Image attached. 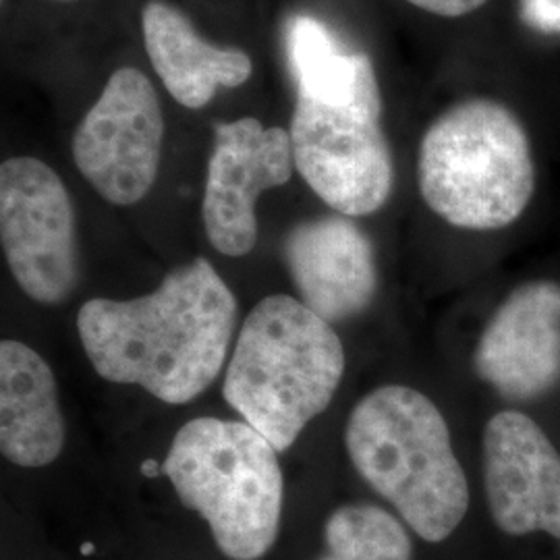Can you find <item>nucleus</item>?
<instances>
[{"mask_svg":"<svg viewBox=\"0 0 560 560\" xmlns=\"http://www.w3.org/2000/svg\"><path fill=\"white\" fill-rule=\"evenodd\" d=\"M381 115L382 101L335 106L295 98L289 129L295 171L337 214H374L393 194L395 166Z\"/></svg>","mask_w":560,"mask_h":560,"instance_id":"nucleus-6","label":"nucleus"},{"mask_svg":"<svg viewBox=\"0 0 560 560\" xmlns=\"http://www.w3.org/2000/svg\"><path fill=\"white\" fill-rule=\"evenodd\" d=\"M65 418L48 361L20 340L0 342V453L18 467L36 469L59 459Z\"/></svg>","mask_w":560,"mask_h":560,"instance_id":"nucleus-14","label":"nucleus"},{"mask_svg":"<svg viewBox=\"0 0 560 560\" xmlns=\"http://www.w3.org/2000/svg\"><path fill=\"white\" fill-rule=\"evenodd\" d=\"M141 32L156 75L185 108H203L219 88H240L252 78L254 62L243 50L201 38L191 20L166 0L143 4Z\"/></svg>","mask_w":560,"mask_h":560,"instance_id":"nucleus-13","label":"nucleus"},{"mask_svg":"<svg viewBox=\"0 0 560 560\" xmlns=\"http://www.w3.org/2000/svg\"><path fill=\"white\" fill-rule=\"evenodd\" d=\"M345 376L332 324L289 295L258 301L241 324L222 397L279 453L328 409Z\"/></svg>","mask_w":560,"mask_h":560,"instance_id":"nucleus-2","label":"nucleus"},{"mask_svg":"<svg viewBox=\"0 0 560 560\" xmlns=\"http://www.w3.org/2000/svg\"><path fill=\"white\" fill-rule=\"evenodd\" d=\"M284 46L298 94L345 106L382 101L374 62L365 52H345L335 34L312 15H293Z\"/></svg>","mask_w":560,"mask_h":560,"instance_id":"nucleus-15","label":"nucleus"},{"mask_svg":"<svg viewBox=\"0 0 560 560\" xmlns=\"http://www.w3.org/2000/svg\"><path fill=\"white\" fill-rule=\"evenodd\" d=\"M295 171L291 133L241 117L214 127L206 168L201 221L206 237L229 258L247 256L258 241L256 203L261 194L287 185Z\"/></svg>","mask_w":560,"mask_h":560,"instance_id":"nucleus-9","label":"nucleus"},{"mask_svg":"<svg viewBox=\"0 0 560 560\" xmlns=\"http://www.w3.org/2000/svg\"><path fill=\"white\" fill-rule=\"evenodd\" d=\"M345 448L361 480L420 538L444 541L465 520L469 483L441 409L420 390L386 384L353 407Z\"/></svg>","mask_w":560,"mask_h":560,"instance_id":"nucleus-3","label":"nucleus"},{"mask_svg":"<svg viewBox=\"0 0 560 560\" xmlns=\"http://www.w3.org/2000/svg\"><path fill=\"white\" fill-rule=\"evenodd\" d=\"M418 183L428 208L467 231H499L536 191L529 138L513 110L488 98L446 108L420 143Z\"/></svg>","mask_w":560,"mask_h":560,"instance_id":"nucleus-4","label":"nucleus"},{"mask_svg":"<svg viewBox=\"0 0 560 560\" xmlns=\"http://www.w3.org/2000/svg\"><path fill=\"white\" fill-rule=\"evenodd\" d=\"M0 241L21 291L42 305H60L80 282L73 201L55 168L32 156L0 166Z\"/></svg>","mask_w":560,"mask_h":560,"instance_id":"nucleus-7","label":"nucleus"},{"mask_svg":"<svg viewBox=\"0 0 560 560\" xmlns=\"http://www.w3.org/2000/svg\"><path fill=\"white\" fill-rule=\"evenodd\" d=\"M57 2H73V0H57Z\"/></svg>","mask_w":560,"mask_h":560,"instance_id":"nucleus-19","label":"nucleus"},{"mask_svg":"<svg viewBox=\"0 0 560 560\" xmlns=\"http://www.w3.org/2000/svg\"><path fill=\"white\" fill-rule=\"evenodd\" d=\"M237 326V300L212 261L173 268L133 300L85 301L78 335L104 381L140 386L166 405L198 399L221 376Z\"/></svg>","mask_w":560,"mask_h":560,"instance_id":"nucleus-1","label":"nucleus"},{"mask_svg":"<svg viewBox=\"0 0 560 560\" xmlns=\"http://www.w3.org/2000/svg\"><path fill=\"white\" fill-rule=\"evenodd\" d=\"M483 488L504 534L546 532L560 540V455L529 416L501 411L486 423Z\"/></svg>","mask_w":560,"mask_h":560,"instance_id":"nucleus-10","label":"nucleus"},{"mask_svg":"<svg viewBox=\"0 0 560 560\" xmlns=\"http://www.w3.org/2000/svg\"><path fill=\"white\" fill-rule=\"evenodd\" d=\"M413 544L397 517L376 504H342L324 525L316 560H411Z\"/></svg>","mask_w":560,"mask_h":560,"instance_id":"nucleus-16","label":"nucleus"},{"mask_svg":"<svg viewBox=\"0 0 560 560\" xmlns=\"http://www.w3.org/2000/svg\"><path fill=\"white\" fill-rule=\"evenodd\" d=\"M474 370L504 399L546 395L560 374V284L517 287L492 314L474 353Z\"/></svg>","mask_w":560,"mask_h":560,"instance_id":"nucleus-11","label":"nucleus"},{"mask_svg":"<svg viewBox=\"0 0 560 560\" xmlns=\"http://www.w3.org/2000/svg\"><path fill=\"white\" fill-rule=\"evenodd\" d=\"M164 140L159 94L140 69L120 67L73 133V161L115 206L143 200L159 177Z\"/></svg>","mask_w":560,"mask_h":560,"instance_id":"nucleus-8","label":"nucleus"},{"mask_svg":"<svg viewBox=\"0 0 560 560\" xmlns=\"http://www.w3.org/2000/svg\"><path fill=\"white\" fill-rule=\"evenodd\" d=\"M421 11L441 18H463L478 11L488 0H407Z\"/></svg>","mask_w":560,"mask_h":560,"instance_id":"nucleus-18","label":"nucleus"},{"mask_svg":"<svg viewBox=\"0 0 560 560\" xmlns=\"http://www.w3.org/2000/svg\"><path fill=\"white\" fill-rule=\"evenodd\" d=\"M161 471L179 501L208 523L224 557L258 560L275 546L284 504L279 451L249 423L187 421Z\"/></svg>","mask_w":560,"mask_h":560,"instance_id":"nucleus-5","label":"nucleus"},{"mask_svg":"<svg viewBox=\"0 0 560 560\" xmlns=\"http://www.w3.org/2000/svg\"><path fill=\"white\" fill-rule=\"evenodd\" d=\"M521 20L544 34H560V0H521Z\"/></svg>","mask_w":560,"mask_h":560,"instance_id":"nucleus-17","label":"nucleus"},{"mask_svg":"<svg viewBox=\"0 0 560 560\" xmlns=\"http://www.w3.org/2000/svg\"><path fill=\"white\" fill-rule=\"evenodd\" d=\"M282 256L301 303L328 324L360 316L378 293L374 245L351 217L298 222L284 237Z\"/></svg>","mask_w":560,"mask_h":560,"instance_id":"nucleus-12","label":"nucleus"}]
</instances>
